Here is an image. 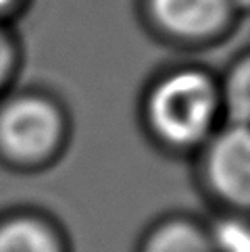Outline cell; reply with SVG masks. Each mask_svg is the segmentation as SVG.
Masks as SVG:
<instances>
[{"label":"cell","mask_w":250,"mask_h":252,"mask_svg":"<svg viewBox=\"0 0 250 252\" xmlns=\"http://www.w3.org/2000/svg\"><path fill=\"white\" fill-rule=\"evenodd\" d=\"M146 13L163 33L188 42L215 38L240 15L231 0H146Z\"/></svg>","instance_id":"3957f363"},{"label":"cell","mask_w":250,"mask_h":252,"mask_svg":"<svg viewBox=\"0 0 250 252\" xmlns=\"http://www.w3.org/2000/svg\"><path fill=\"white\" fill-rule=\"evenodd\" d=\"M219 88L198 69H177L155 84L148 121L171 146L198 144L213 129L221 104Z\"/></svg>","instance_id":"6da1fadb"},{"label":"cell","mask_w":250,"mask_h":252,"mask_svg":"<svg viewBox=\"0 0 250 252\" xmlns=\"http://www.w3.org/2000/svg\"><path fill=\"white\" fill-rule=\"evenodd\" d=\"M211 246L217 252H250V238L246 225L240 221H223L215 229Z\"/></svg>","instance_id":"ba28073f"},{"label":"cell","mask_w":250,"mask_h":252,"mask_svg":"<svg viewBox=\"0 0 250 252\" xmlns=\"http://www.w3.org/2000/svg\"><path fill=\"white\" fill-rule=\"evenodd\" d=\"M59 138L61 117L44 98H19L0 113V146L21 160L48 155Z\"/></svg>","instance_id":"7a4b0ae2"},{"label":"cell","mask_w":250,"mask_h":252,"mask_svg":"<svg viewBox=\"0 0 250 252\" xmlns=\"http://www.w3.org/2000/svg\"><path fill=\"white\" fill-rule=\"evenodd\" d=\"M23 0H0V23H4L6 17H11Z\"/></svg>","instance_id":"30bf717a"},{"label":"cell","mask_w":250,"mask_h":252,"mask_svg":"<svg viewBox=\"0 0 250 252\" xmlns=\"http://www.w3.org/2000/svg\"><path fill=\"white\" fill-rule=\"evenodd\" d=\"M144 252H213L211 238L188 223H169L156 229L146 242Z\"/></svg>","instance_id":"8992f818"},{"label":"cell","mask_w":250,"mask_h":252,"mask_svg":"<svg viewBox=\"0 0 250 252\" xmlns=\"http://www.w3.org/2000/svg\"><path fill=\"white\" fill-rule=\"evenodd\" d=\"M250 67H248V59H242L238 65L231 69V73L227 77L225 90L221 94V98L227 102L229 113L234 115V123L238 125H246V117H248V100H250Z\"/></svg>","instance_id":"52a82bcc"},{"label":"cell","mask_w":250,"mask_h":252,"mask_svg":"<svg viewBox=\"0 0 250 252\" xmlns=\"http://www.w3.org/2000/svg\"><path fill=\"white\" fill-rule=\"evenodd\" d=\"M0 252H59V244L46 225L13 219L0 225Z\"/></svg>","instance_id":"5b68a950"},{"label":"cell","mask_w":250,"mask_h":252,"mask_svg":"<svg viewBox=\"0 0 250 252\" xmlns=\"http://www.w3.org/2000/svg\"><path fill=\"white\" fill-rule=\"evenodd\" d=\"M15 63V46H13V40L8 35L4 23H0V82L8 75Z\"/></svg>","instance_id":"9c48e42d"},{"label":"cell","mask_w":250,"mask_h":252,"mask_svg":"<svg viewBox=\"0 0 250 252\" xmlns=\"http://www.w3.org/2000/svg\"><path fill=\"white\" fill-rule=\"evenodd\" d=\"M209 179L217 194L236 206L250 200V136L246 125L234 123L213 142L207 158Z\"/></svg>","instance_id":"277c9868"},{"label":"cell","mask_w":250,"mask_h":252,"mask_svg":"<svg viewBox=\"0 0 250 252\" xmlns=\"http://www.w3.org/2000/svg\"><path fill=\"white\" fill-rule=\"evenodd\" d=\"M231 2H234V6H236V11H238V13L246 11V6H248V0H231Z\"/></svg>","instance_id":"8fae6325"}]
</instances>
